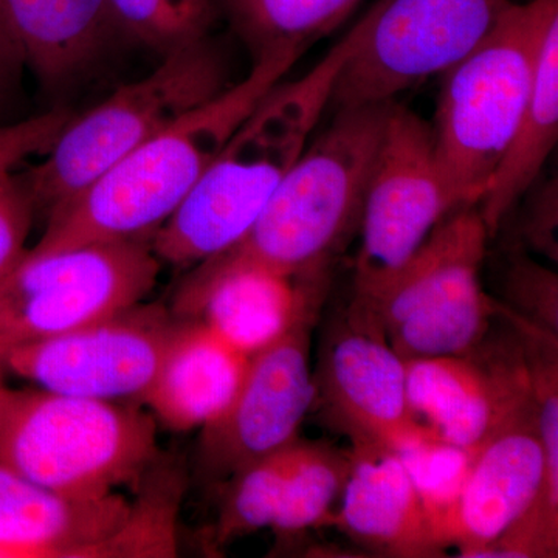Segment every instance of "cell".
Masks as SVG:
<instances>
[{
  "label": "cell",
  "mask_w": 558,
  "mask_h": 558,
  "mask_svg": "<svg viewBox=\"0 0 558 558\" xmlns=\"http://www.w3.org/2000/svg\"><path fill=\"white\" fill-rule=\"evenodd\" d=\"M363 32L360 20L306 75L279 81L245 117L174 215L150 238L157 258L196 266L252 230L306 148Z\"/></svg>",
  "instance_id": "6da1fadb"
},
{
  "label": "cell",
  "mask_w": 558,
  "mask_h": 558,
  "mask_svg": "<svg viewBox=\"0 0 558 558\" xmlns=\"http://www.w3.org/2000/svg\"><path fill=\"white\" fill-rule=\"evenodd\" d=\"M296 61L281 51L253 62L240 83L131 150L83 193L54 209L43 238L28 250L51 253L90 242L150 241L231 134Z\"/></svg>",
  "instance_id": "7a4b0ae2"
},
{
  "label": "cell",
  "mask_w": 558,
  "mask_h": 558,
  "mask_svg": "<svg viewBox=\"0 0 558 558\" xmlns=\"http://www.w3.org/2000/svg\"><path fill=\"white\" fill-rule=\"evenodd\" d=\"M391 102L337 109L229 252L290 274L332 267L359 231Z\"/></svg>",
  "instance_id": "3957f363"
},
{
  "label": "cell",
  "mask_w": 558,
  "mask_h": 558,
  "mask_svg": "<svg viewBox=\"0 0 558 558\" xmlns=\"http://www.w3.org/2000/svg\"><path fill=\"white\" fill-rule=\"evenodd\" d=\"M159 459L156 418L120 400L13 389L0 417V464L65 497H109Z\"/></svg>",
  "instance_id": "277c9868"
},
{
  "label": "cell",
  "mask_w": 558,
  "mask_h": 558,
  "mask_svg": "<svg viewBox=\"0 0 558 558\" xmlns=\"http://www.w3.org/2000/svg\"><path fill=\"white\" fill-rule=\"evenodd\" d=\"M558 0L509 2L468 57L444 73L436 154L459 207L478 205L521 119Z\"/></svg>",
  "instance_id": "5b68a950"
},
{
  "label": "cell",
  "mask_w": 558,
  "mask_h": 558,
  "mask_svg": "<svg viewBox=\"0 0 558 558\" xmlns=\"http://www.w3.org/2000/svg\"><path fill=\"white\" fill-rule=\"evenodd\" d=\"M163 57L148 76L65 123L38 167L24 174L35 213L49 218L131 150L230 86L226 58L209 36Z\"/></svg>",
  "instance_id": "8992f818"
},
{
  "label": "cell",
  "mask_w": 558,
  "mask_h": 558,
  "mask_svg": "<svg viewBox=\"0 0 558 558\" xmlns=\"http://www.w3.org/2000/svg\"><path fill=\"white\" fill-rule=\"evenodd\" d=\"M488 240L478 205L454 209L379 295L359 299L400 357L464 355L487 339L501 310L481 282Z\"/></svg>",
  "instance_id": "52a82bcc"
},
{
  "label": "cell",
  "mask_w": 558,
  "mask_h": 558,
  "mask_svg": "<svg viewBox=\"0 0 558 558\" xmlns=\"http://www.w3.org/2000/svg\"><path fill=\"white\" fill-rule=\"evenodd\" d=\"M159 271L149 240L90 242L51 253L27 248L0 279V355L142 303Z\"/></svg>",
  "instance_id": "ba28073f"
},
{
  "label": "cell",
  "mask_w": 558,
  "mask_h": 558,
  "mask_svg": "<svg viewBox=\"0 0 558 558\" xmlns=\"http://www.w3.org/2000/svg\"><path fill=\"white\" fill-rule=\"evenodd\" d=\"M458 208L432 123L392 101L363 202L352 295H379Z\"/></svg>",
  "instance_id": "9c48e42d"
},
{
  "label": "cell",
  "mask_w": 558,
  "mask_h": 558,
  "mask_svg": "<svg viewBox=\"0 0 558 558\" xmlns=\"http://www.w3.org/2000/svg\"><path fill=\"white\" fill-rule=\"evenodd\" d=\"M510 0H377L365 32L340 70L337 109L391 102L429 76L446 73L486 38Z\"/></svg>",
  "instance_id": "30bf717a"
},
{
  "label": "cell",
  "mask_w": 558,
  "mask_h": 558,
  "mask_svg": "<svg viewBox=\"0 0 558 558\" xmlns=\"http://www.w3.org/2000/svg\"><path fill=\"white\" fill-rule=\"evenodd\" d=\"M508 531L529 556H558V483L549 475L534 402L476 451L447 546L481 557Z\"/></svg>",
  "instance_id": "8fae6325"
},
{
  "label": "cell",
  "mask_w": 558,
  "mask_h": 558,
  "mask_svg": "<svg viewBox=\"0 0 558 558\" xmlns=\"http://www.w3.org/2000/svg\"><path fill=\"white\" fill-rule=\"evenodd\" d=\"M178 325L170 307L142 301L61 336L10 349L3 366L47 391L142 402Z\"/></svg>",
  "instance_id": "7c38bea8"
},
{
  "label": "cell",
  "mask_w": 558,
  "mask_h": 558,
  "mask_svg": "<svg viewBox=\"0 0 558 558\" xmlns=\"http://www.w3.org/2000/svg\"><path fill=\"white\" fill-rule=\"evenodd\" d=\"M314 326L303 323L248 359L227 409L201 428L197 472L205 483L222 484L250 462L300 439L301 424L315 403Z\"/></svg>",
  "instance_id": "4fadbf2b"
},
{
  "label": "cell",
  "mask_w": 558,
  "mask_h": 558,
  "mask_svg": "<svg viewBox=\"0 0 558 558\" xmlns=\"http://www.w3.org/2000/svg\"><path fill=\"white\" fill-rule=\"evenodd\" d=\"M329 282L330 267L290 274L227 250L194 266L170 310L252 357L296 326L317 322Z\"/></svg>",
  "instance_id": "5bb4252c"
},
{
  "label": "cell",
  "mask_w": 558,
  "mask_h": 558,
  "mask_svg": "<svg viewBox=\"0 0 558 558\" xmlns=\"http://www.w3.org/2000/svg\"><path fill=\"white\" fill-rule=\"evenodd\" d=\"M314 381L325 417L351 440L392 449L418 424L410 409L405 360L373 307L355 296L326 326Z\"/></svg>",
  "instance_id": "9a60e30c"
},
{
  "label": "cell",
  "mask_w": 558,
  "mask_h": 558,
  "mask_svg": "<svg viewBox=\"0 0 558 558\" xmlns=\"http://www.w3.org/2000/svg\"><path fill=\"white\" fill-rule=\"evenodd\" d=\"M509 329V337H487L469 354L405 360L410 409L418 424L454 446L480 449L531 405L526 360Z\"/></svg>",
  "instance_id": "2e32d148"
},
{
  "label": "cell",
  "mask_w": 558,
  "mask_h": 558,
  "mask_svg": "<svg viewBox=\"0 0 558 558\" xmlns=\"http://www.w3.org/2000/svg\"><path fill=\"white\" fill-rule=\"evenodd\" d=\"M130 510L119 494L65 497L0 464V558H106Z\"/></svg>",
  "instance_id": "e0dca14e"
},
{
  "label": "cell",
  "mask_w": 558,
  "mask_h": 558,
  "mask_svg": "<svg viewBox=\"0 0 558 558\" xmlns=\"http://www.w3.org/2000/svg\"><path fill=\"white\" fill-rule=\"evenodd\" d=\"M351 442V469L341 492L340 512L330 524L377 556H444L427 510L398 453L371 440Z\"/></svg>",
  "instance_id": "ac0fdd59"
},
{
  "label": "cell",
  "mask_w": 558,
  "mask_h": 558,
  "mask_svg": "<svg viewBox=\"0 0 558 558\" xmlns=\"http://www.w3.org/2000/svg\"><path fill=\"white\" fill-rule=\"evenodd\" d=\"M248 359L202 323L179 318L142 402L163 427L174 432L204 428L233 399Z\"/></svg>",
  "instance_id": "d6986e66"
},
{
  "label": "cell",
  "mask_w": 558,
  "mask_h": 558,
  "mask_svg": "<svg viewBox=\"0 0 558 558\" xmlns=\"http://www.w3.org/2000/svg\"><path fill=\"white\" fill-rule=\"evenodd\" d=\"M0 14L25 68L49 87L76 78L123 36L109 0H0Z\"/></svg>",
  "instance_id": "ffe728a7"
},
{
  "label": "cell",
  "mask_w": 558,
  "mask_h": 558,
  "mask_svg": "<svg viewBox=\"0 0 558 558\" xmlns=\"http://www.w3.org/2000/svg\"><path fill=\"white\" fill-rule=\"evenodd\" d=\"M557 138L558 20L546 32L526 108L478 204L488 236L498 233L517 202L537 182Z\"/></svg>",
  "instance_id": "44dd1931"
},
{
  "label": "cell",
  "mask_w": 558,
  "mask_h": 558,
  "mask_svg": "<svg viewBox=\"0 0 558 558\" xmlns=\"http://www.w3.org/2000/svg\"><path fill=\"white\" fill-rule=\"evenodd\" d=\"M359 0H215L216 10L252 53L253 62L274 53L303 57L347 20Z\"/></svg>",
  "instance_id": "7402d4cb"
},
{
  "label": "cell",
  "mask_w": 558,
  "mask_h": 558,
  "mask_svg": "<svg viewBox=\"0 0 558 558\" xmlns=\"http://www.w3.org/2000/svg\"><path fill=\"white\" fill-rule=\"evenodd\" d=\"M405 465L422 505L427 510L442 549L462 487L478 449L447 442L425 425L417 424L392 447Z\"/></svg>",
  "instance_id": "603a6c76"
},
{
  "label": "cell",
  "mask_w": 558,
  "mask_h": 558,
  "mask_svg": "<svg viewBox=\"0 0 558 558\" xmlns=\"http://www.w3.org/2000/svg\"><path fill=\"white\" fill-rule=\"evenodd\" d=\"M351 458L325 442H296L284 495L271 531L288 539L307 529L329 524L330 508L347 484Z\"/></svg>",
  "instance_id": "cb8c5ba5"
},
{
  "label": "cell",
  "mask_w": 558,
  "mask_h": 558,
  "mask_svg": "<svg viewBox=\"0 0 558 558\" xmlns=\"http://www.w3.org/2000/svg\"><path fill=\"white\" fill-rule=\"evenodd\" d=\"M296 442L299 439L250 462L223 481L218 521L213 529L216 546H226L260 529L271 527L295 459Z\"/></svg>",
  "instance_id": "d4e9b609"
},
{
  "label": "cell",
  "mask_w": 558,
  "mask_h": 558,
  "mask_svg": "<svg viewBox=\"0 0 558 558\" xmlns=\"http://www.w3.org/2000/svg\"><path fill=\"white\" fill-rule=\"evenodd\" d=\"M123 38L167 54L208 36L215 0H109Z\"/></svg>",
  "instance_id": "484cf974"
},
{
  "label": "cell",
  "mask_w": 558,
  "mask_h": 558,
  "mask_svg": "<svg viewBox=\"0 0 558 558\" xmlns=\"http://www.w3.org/2000/svg\"><path fill=\"white\" fill-rule=\"evenodd\" d=\"M505 306L539 328L558 332V277L517 244L502 275Z\"/></svg>",
  "instance_id": "4316f807"
},
{
  "label": "cell",
  "mask_w": 558,
  "mask_h": 558,
  "mask_svg": "<svg viewBox=\"0 0 558 558\" xmlns=\"http://www.w3.org/2000/svg\"><path fill=\"white\" fill-rule=\"evenodd\" d=\"M35 207L24 175L13 165L0 163V279L27 252Z\"/></svg>",
  "instance_id": "83f0119b"
},
{
  "label": "cell",
  "mask_w": 558,
  "mask_h": 558,
  "mask_svg": "<svg viewBox=\"0 0 558 558\" xmlns=\"http://www.w3.org/2000/svg\"><path fill=\"white\" fill-rule=\"evenodd\" d=\"M527 204L521 213L519 242L523 248L558 259V186L557 179L534 183L527 191ZM526 193V194H527Z\"/></svg>",
  "instance_id": "f1b7e54d"
},
{
  "label": "cell",
  "mask_w": 558,
  "mask_h": 558,
  "mask_svg": "<svg viewBox=\"0 0 558 558\" xmlns=\"http://www.w3.org/2000/svg\"><path fill=\"white\" fill-rule=\"evenodd\" d=\"M57 134V124L51 117L11 121L0 126V163H24L31 157L46 153Z\"/></svg>",
  "instance_id": "f546056e"
},
{
  "label": "cell",
  "mask_w": 558,
  "mask_h": 558,
  "mask_svg": "<svg viewBox=\"0 0 558 558\" xmlns=\"http://www.w3.org/2000/svg\"><path fill=\"white\" fill-rule=\"evenodd\" d=\"M25 61L0 14V126L11 123L9 113L21 94Z\"/></svg>",
  "instance_id": "4dcf8cb0"
},
{
  "label": "cell",
  "mask_w": 558,
  "mask_h": 558,
  "mask_svg": "<svg viewBox=\"0 0 558 558\" xmlns=\"http://www.w3.org/2000/svg\"><path fill=\"white\" fill-rule=\"evenodd\" d=\"M3 371H5V366H3L2 355H0V417H2L3 411L7 409V403H9L11 392H13V389L7 387L5 380H3Z\"/></svg>",
  "instance_id": "1f68e13d"
}]
</instances>
